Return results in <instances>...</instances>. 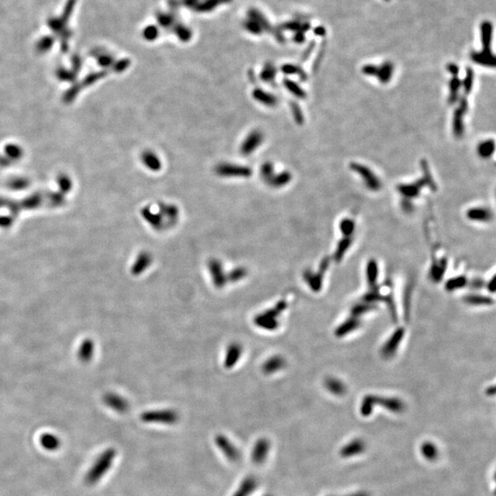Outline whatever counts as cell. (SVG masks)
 I'll return each mask as SVG.
<instances>
[{
    "instance_id": "obj_31",
    "label": "cell",
    "mask_w": 496,
    "mask_h": 496,
    "mask_svg": "<svg viewBox=\"0 0 496 496\" xmlns=\"http://www.w3.org/2000/svg\"><path fill=\"white\" fill-rule=\"evenodd\" d=\"M274 175V165L271 162H266L260 166V176L265 182H268Z\"/></svg>"
},
{
    "instance_id": "obj_32",
    "label": "cell",
    "mask_w": 496,
    "mask_h": 496,
    "mask_svg": "<svg viewBox=\"0 0 496 496\" xmlns=\"http://www.w3.org/2000/svg\"><path fill=\"white\" fill-rule=\"evenodd\" d=\"M282 72H284L286 75H300L302 76L301 78L303 80H305L306 79V75L303 74L302 69L297 67L295 65H292V64H285L284 66H282Z\"/></svg>"
},
{
    "instance_id": "obj_13",
    "label": "cell",
    "mask_w": 496,
    "mask_h": 496,
    "mask_svg": "<svg viewBox=\"0 0 496 496\" xmlns=\"http://www.w3.org/2000/svg\"><path fill=\"white\" fill-rule=\"evenodd\" d=\"M252 96L254 97L255 101L258 103L262 104L268 108H274L279 102L278 97L273 95L272 93H269L266 90H262L260 88H255L252 92Z\"/></svg>"
},
{
    "instance_id": "obj_3",
    "label": "cell",
    "mask_w": 496,
    "mask_h": 496,
    "mask_svg": "<svg viewBox=\"0 0 496 496\" xmlns=\"http://www.w3.org/2000/svg\"><path fill=\"white\" fill-rule=\"evenodd\" d=\"M141 419L145 423L150 424L174 425L179 420V415L178 412L171 409L153 410L142 413Z\"/></svg>"
},
{
    "instance_id": "obj_7",
    "label": "cell",
    "mask_w": 496,
    "mask_h": 496,
    "mask_svg": "<svg viewBox=\"0 0 496 496\" xmlns=\"http://www.w3.org/2000/svg\"><path fill=\"white\" fill-rule=\"evenodd\" d=\"M284 307H285V303H280L275 308L266 310L263 313H260L259 315L255 317V324L260 326V328H263V329H267V330L275 329L276 326L278 324V321H276V320H278L277 317L279 314V311H280Z\"/></svg>"
},
{
    "instance_id": "obj_33",
    "label": "cell",
    "mask_w": 496,
    "mask_h": 496,
    "mask_svg": "<svg viewBox=\"0 0 496 496\" xmlns=\"http://www.w3.org/2000/svg\"><path fill=\"white\" fill-rule=\"evenodd\" d=\"M473 77H474V75H473V72L472 70L470 68H468L467 70V73H466V78L465 80L463 81V88H464V91L466 94H468L470 92V90L472 89V83H473Z\"/></svg>"
},
{
    "instance_id": "obj_35",
    "label": "cell",
    "mask_w": 496,
    "mask_h": 496,
    "mask_svg": "<svg viewBox=\"0 0 496 496\" xmlns=\"http://www.w3.org/2000/svg\"><path fill=\"white\" fill-rule=\"evenodd\" d=\"M379 66L375 64H366L365 66L362 67V73L365 74L366 76H377Z\"/></svg>"
},
{
    "instance_id": "obj_1",
    "label": "cell",
    "mask_w": 496,
    "mask_h": 496,
    "mask_svg": "<svg viewBox=\"0 0 496 496\" xmlns=\"http://www.w3.org/2000/svg\"><path fill=\"white\" fill-rule=\"evenodd\" d=\"M115 457H116L115 449L109 448L105 450L97 459L94 466L89 471L88 475L86 477L87 482L90 484H94L98 480H100L105 475V473L110 469Z\"/></svg>"
},
{
    "instance_id": "obj_11",
    "label": "cell",
    "mask_w": 496,
    "mask_h": 496,
    "mask_svg": "<svg viewBox=\"0 0 496 496\" xmlns=\"http://www.w3.org/2000/svg\"><path fill=\"white\" fill-rule=\"evenodd\" d=\"M494 27L491 21H483L481 24V37H482V53L486 55H494L491 51V43L493 39Z\"/></svg>"
},
{
    "instance_id": "obj_24",
    "label": "cell",
    "mask_w": 496,
    "mask_h": 496,
    "mask_svg": "<svg viewBox=\"0 0 496 496\" xmlns=\"http://www.w3.org/2000/svg\"><path fill=\"white\" fill-rule=\"evenodd\" d=\"M283 85L284 87L286 88V90L289 91V93H291L292 95L294 96H296L298 98H301V99H303L306 97V92L303 90L302 87H300L297 83L290 80V79H284L283 81Z\"/></svg>"
},
{
    "instance_id": "obj_2",
    "label": "cell",
    "mask_w": 496,
    "mask_h": 496,
    "mask_svg": "<svg viewBox=\"0 0 496 496\" xmlns=\"http://www.w3.org/2000/svg\"><path fill=\"white\" fill-rule=\"evenodd\" d=\"M214 172L220 178H241L248 179L253 174L252 168L248 165L233 163H220L215 166Z\"/></svg>"
},
{
    "instance_id": "obj_29",
    "label": "cell",
    "mask_w": 496,
    "mask_h": 496,
    "mask_svg": "<svg viewBox=\"0 0 496 496\" xmlns=\"http://www.w3.org/2000/svg\"><path fill=\"white\" fill-rule=\"evenodd\" d=\"M461 87H462L461 80L458 78V76H453L449 82V92H450L449 101L451 103H454L455 101L457 100L459 90L461 89Z\"/></svg>"
},
{
    "instance_id": "obj_5",
    "label": "cell",
    "mask_w": 496,
    "mask_h": 496,
    "mask_svg": "<svg viewBox=\"0 0 496 496\" xmlns=\"http://www.w3.org/2000/svg\"><path fill=\"white\" fill-rule=\"evenodd\" d=\"M216 446L219 448L221 453L226 457L228 461L233 463L239 462L241 459V453L234 446V444L229 440L227 436L224 434H217L214 438Z\"/></svg>"
},
{
    "instance_id": "obj_8",
    "label": "cell",
    "mask_w": 496,
    "mask_h": 496,
    "mask_svg": "<svg viewBox=\"0 0 496 496\" xmlns=\"http://www.w3.org/2000/svg\"><path fill=\"white\" fill-rule=\"evenodd\" d=\"M270 450V441L268 438L262 437L256 441L252 449L251 460L255 465H262L266 462Z\"/></svg>"
},
{
    "instance_id": "obj_36",
    "label": "cell",
    "mask_w": 496,
    "mask_h": 496,
    "mask_svg": "<svg viewBox=\"0 0 496 496\" xmlns=\"http://www.w3.org/2000/svg\"><path fill=\"white\" fill-rule=\"evenodd\" d=\"M231 279L233 281H237V280H241L243 278H245L246 275H247V270L246 269H243V268H239V269H234V272L231 274Z\"/></svg>"
},
{
    "instance_id": "obj_22",
    "label": "cell",
    "mask_w": 496,
    "mask_h": 496,
    "mask_svg": "<svg viewBox=\"0 0 496 496\" xmlns=\"http://www.w3.org/2000/svg\"><path fill=\"white\" fill-rule=\"evenodd\" d=\"M495 141L494 140H486L481 143L478 146V155L480 157L483 159H487L493 155L495 153Z\"/></svg>"
},
{
    "instance_id": "obj_38",
    "label": "cell",
    "mask_w": 496,
    "mask_h": 496,
    "mask_svg": "<svg viewBox=\"0 0 496 496\" xmlns=\"http://www.w3.org/2000/svg\"><path fill=\"white\" fill-rule=\"evenodd\" d=\"M448 71L452 76H457L459 74V67L455 63H449L448 65Z\"/></svg>"
},
{
    "instance_id": "obj_37",
    "label": "cell",
    "mask_w": 496,
    "mask_h": 496,
    "mask_svg": "<svg viewBox=\"0 0 496 496\" xmlns=\"http://www.w3.org/2000/svg\"><path fill=\"white\" fill-rule=\"evenodd\" d=\"M354 228V222L351 220H344L341 222V230L345 234H350Z\"/></svg>"
},
{
    "instance_id": "obj_17",
    "label": "cell",
    "mask_w": 496,
    "mask_h": 496,
    "mask_svg": "<svg viewBox=\"0 0 496 496\" xmlns=\"http://www.w3.org/2000/svg\"><path fill=\"white\" fill-rule=\"evenodd\" d=\"M257 486V481L255 477L248 476L242 482L239 488L236 490L233 496H249Z\"/></svg>"
},
{
    "instance_id": "obj_26",
    "label": "cell",
    "mask_w": 496,
    "mask_h": 496,
    "mask_svg": "<svg viewBox=\"0 0 496 496\" xmlns=\"http://www.w3.org/2000/svg\"><path fill=\"white\" fill-rule=\"evenodd\" d=\"M283 367V359L279 357H274V358L268 359L265 364L263 366V371L267 374H271L274 372H278Z\"/></svg>"
},
{
    "instance_id": "obj_23",
    "label": "cell",
    "mask_w": 496,
    "mask_h": 496,
    "mask_svg": "<svg viewBox=\"0 0 496 496\" xmlns=\"http://www.w3.org/2000/svg\"><path fill=\"white\" fill-rule=\"evenodd\" d=\"M468 219L473 220H482V221H485V220H488L492 218V214L491 212L488 211L487 209H484V208H474V209H470L468 212Z\"/></svg>"
},
{
    "instance_id": "obj_40",
    "label": "cell",
    "mask_w": 496,
    "mask_h": 496,
    "mask_svg": "<svg viewBox=\"0 0 496 496\" xmlns=\"http://www.w3.org/2000/svg\"><path fill=\"white\" fill-rule=\"evenodd\" d=\"M384 1H390V0H384Z\"/></svg>"
},
{
    "instance_id": "obj_39",
    "label": "cell",
    "mask_w": 496,
    "mask_h": 496,
    "mask_svg": "<svg viewBox=\"0 0 496 496\" xmlns=\"http://www.w3.org/2000/svg\"><path fill=\"white\" fill-rule=\"evenodd\" d=\"M315 34L318 35V36H324L325 35V29L322 26L320 27L316 28L315 31H314Z\"/></svg>"
},
{
    "instance_id": "obj_20",
    "label": "cell",
    "mask_w": 496,
    "mask_h": 496,
    "mask_svg": "<svg viewBox=\"0 0 496 496\" xmlns=\"http://www.w3.org/2000/svg\"><path fill=\"white\" fill-rule=\"evenodd\" d=\"M471 60L476 63L483 65V66H489V67H495L496 65V57L495 55H489L482 53V52H472L471 53Z\"/></svg>"
},
{
    "instance_id": "obj_27",
    "label": "cell",
    "mask_w": 496,
    "mask_h": 496,
    "mask_svg": "<svg viewBox=\"0 0 496 496\" xmlns=\"http://www.w3.org/2000/svg\"><path fill=\"white\" fill-rule=\"evenodd\" d=\"M151 264L152 255L147 252L141 253V255L138 257L137 263H135L133 267V270L135 271V273H141L147 269L148 266H150Z\"/></svg>"
},
{
    "instance_id": "obj_34",
    "label": "cell",
    "mask_w": 496,
    "mask_h": 496,
    "mask_svg": "<svg viewBox=\"0 0 496 496\" xmlns=\"http://www.w3.org/2000/svg\"><path fill=\"white\" fill-rule=\"evenodd\" d=\"M290 109H291V111H292V114H293V118L295 120L297 124L302 125L303 124V121H304V117H303V111L301 110L300 106L297 103H291L290 105Z\"/></svg>"
},
{
    "instance_id": "obj_4",
    "label": "cell",
    "mask_w": 496,
    "mask_h": 496,
    "mask_svg": "<svg viewBox=\"0 0 496 496\" xmlns=\"http://www.w3.org/2000/svg\"><path fill=\"white\" fill-rule=\"evenodd\" d=\"M265 140V135L260 130H253L248 133L240 146V153L245 156L254 154Z\"/></svg>"
},
{
    "instance_id": "obj_41",
    "label": "cell",
    "mask_w": 496,
    "mask_h": 496,
    "mask_svg": "<svg viewBox=\"0 0 496 496\" xmlns=\"http://www.w3.org/2000/svg\"></svg>"
},
{
    "instance_id": "obj_15",
    "label": "cell",
    "mask_w": 496,
    "mask_h": 496,
    "mask_svg": "<svg viewBox=\"0 0 496 496\" xmlns=\"http://www.w3.org/2000/svg\"><path fill=\"white\" fill-rule=\"evenodd\" d=\"M424 184H426L425 180L423 179V181H417L416 183H412V184H403V185H400L398 186V190H399L400 193H402L406 199H413V198H416L419 196L420 194L421 186H424Z\"/></svg>"
},
{
    "instance_id": "obj_14",
    "label": "cell",
    "mask_w": 496,
    "mask_h": 496,
    "mask_svg": "<svg viewBox=\"0 0 496 496\" xmlns=\"http://www.w3.org/2000/svg\"><path fill=\"white\" fill-rule=\"evenodd\" d=\"M142 216L155 230H162L165 227V220L161 214L159 212H153L149 207H145L142 210Z\"/></svg>"
},
{
    "instance_id": "obj_9",
    "label": "cell",
    "mask_w": 496,
    "mask_h": 496,
    "mask_svg": "<svg viewBox=\"0 0 496 496\" xmlns=\"http://www.w3.org/2000/svg\"><path fill=\"white\" fill-rule=\"evenodd\" d=\"M159 213L165 220V227L173 226L179 220V211L174 204L159 203Z\"/></svg>"
},
{
    "instance_id": "obj_21",
    "label": "cell",
    "mask_w": 496,
    "mask_h": 496,
    "mask_svg": "<svg viewBox=\"0 0 496 496\" xmlns=\"http://www.w3.org/2000/svg\"><path fill=\"white\" fill-rule=\"evenodd\" d=\"M393 64L391 62H383L378 69L377 73V78L379 79L382 84L390 82L393 75Z\"/></svg>"
},
{
    "instance_id": "obj_25",
    "label": "cell",
    "mask_w": 496,
    "mask_h": 496,
    "mask_svg": "<svg viewBox=\"0 0 496 496\" xmlns=\"http://www.w3.org/2000/svg\"><path fill=\"white\" fill-rule=\"evenodd\" d=\"M41 446L47 450H56L60 447V440L52 434H44L41 437Z\"/></svg>"
},
{
    "instance_id": "obj_10",
    "label": "cell",
    "mask_w": 496,
    "mask_h": 496,
    "mask_svg": "<svg viewBox=\"0 0 496 496\" xmlns=\"http://www.w3.org/2000/svg\"><path fill=\"white\" fill-rule=\"evenodd\" d=\"M209 270L211 271V275L213 278L214 285L216 287L221 288L222 286L225 285V282L227 281V278L224 275L223 268L220 260L212 259L209 263Z\"/></svg>"
},
{
    "instance_id": "obj_19",
    "label": "cell",
    "mask_w": 496,
    "mask_h": 496,
    "mask_svg": "<svg viewBox=\"0 0 496 496\" xmlns=\"http://www.w3.org/2000/svg\"><path fill=\"white\" fill-rule=\"evenodd\" d=\"M291 179H292L291 174L288 171H284V172L279 173L277 175L274 174L273 177L269 179L267 183L269 184V186H272L274 188H280L282 186L288 185L291 181Z\"/></svg>"
},
{
    "instance_id": "obj_16",
    "label": "cell",
    "mask_w": 496,
    "mask_h": 496,
    "mask_svg": "<svg viewBox=\"0 0 496 496\" xmlns=\"http://www.w3.org/2000/svg\"><path fill=\"white\" fill-rule=\"evenodd\" d=\"M242 351H243V348H242L241 344H236V343L230 344L227 348L226 355H225V361H224L225 367L228 369L234 367L241 357Z\"/></svg>"
},
{
    "instance_id": "obj_6",
    "label": "cell",
    "mask_w": 496,
    "mask_h": 496,
    "mask_svg": "<svg viewBox=\"0 0 496 496\" xmlns=\"http://www.w3.org/2000/svg\"><path fill=\"white\" fill-rule=\"evenodd\" d=\"M350 168L354 172L358 173V175L363 179V181L365 182V185L369 189L372 191H378L380 189L381 183L379 179L376 177V175L372 172V170L366 166V165H360L358 163H352L350 165Z\"/></svg>"
},
{
    "instance_id": "obj_28",
    "label": "cell",
    "mask_w": 496,
    "mask_h": 496,
    "mask_svg": "<svg viewBox=\"0 0 496 496\" xmlns=\"http://www.w3.org/2000/svg\"><path fill=\"white\" fill-rule=\"evenodd\" d=\"M463 115H464V112L460 109H458L455 111L453 131H454L455 135L457 137H462L463 131H464Z\"/></svg>"
},
{
    "instance_id": "obj_18",
    "label": "cell",
    "mask_w": 496,
    "mask_h": 496,
    "mask_svg": "<svg viewBox=\"0 0 496 496\" xmlns=\"http://www.w3.org/2000/svg\"><path fill=\"white\" fill-rule=\"evenodd\" d=\"M105 403L111 407L113 410L117 411L119 413H124L128 410V403L124 398L115 395V394H110L105 397Z\"/></svg>"
},
{
    "instance_id": "obj_12",
    "label": "cell",
    "mask_w": 496,
    "mask_h": 496,
    "mask_svg": "<svg viewBox=\"0 0 496 496\" xmlns=\"http://www.w3.org/2000/svg\"><path fill=\"white\" fill-rule=\"evenodd\" d=\"M141 161L146 168L153 172H158L162 169V162L158 155L152 150H145L141 155Z\"/></svg>"
},
{
    "instance_id": "obj_30",
    "label": "cell",
    "mask_w": 496,
    "mask_h": 496,
    "mask_svg": "<svg viewBox=\"0 0 496 496\" xmlns=\"http://www.w3.org/2000/svg\"><path fill=\"white\" fill-rule=\"evenodd\" d=\"M276 75H277L276 69L271 64H267L260 73V79L265 83L273 82Z\"/></svg>"
}]
</instances>
